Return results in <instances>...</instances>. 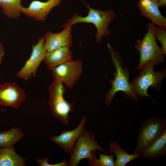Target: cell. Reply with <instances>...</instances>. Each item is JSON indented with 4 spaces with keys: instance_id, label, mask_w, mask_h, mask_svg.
<instances>
[{
    "instance_id": "7a4b0ae2",
    "label": "cell",
    "mask_w": 166,
    "mask_h": 166,
    "mask_svg": "<svg viewBox=\"0 0 166 166\" xmlns=\"http://www.w3.org/2000/svg\"><path fill=\"white\" fill-rule=\"evenodd\" d=\"M85 5L89 10L87 15L82 17L75 13L61 27H72L74 24L80 22L92 23L97 29V33L95 35L96 41L97 43H100L103 37L110 35L111 32L108 26L109 24L114 19L116 14L110 10L102 11L99 9H93L88 4Z\"/></svg>"
},
{
    "instance_id": "7c38bea8",
    "label": "cell",
    "mask_w": 166,
    "mask_h": 166,
    "mask_svg": "<svg viewBox=\"0 0 166 166\" xmlns=\"http://www.w3.org/2000/svg\"><path fill=\"white\" fill-rule=\"evenodd\" d=\"M62 0H48L45 2L33 0L28 7H22L21 13L37 21H45L51 10L59 6Z\"/></svg>"
},
{
    "instance_id": "d4e9b609",
    "label": "cell",
    "mask_w": 166,
    "mask_h": 166,
    "mask_svg": "<svg viewBox=\"0 0 166 166\" xmlns=\"http://www.w3.org/2000/svg\"><path fill=\"white\" fill-rule=\"evenodd\" d=\"M158 4L159 7H164L166 5V0H159Z\"/></svg>"
},
{
    "instance_id": "ac0fdd59",
    "label": "cell",
    "mask_w": 166,
    "mask_h": 166,
    "mask_svg": "<svg viewBox=\"0 0 166 166\" xmlns=\"http://www.w3.org/2000/svg\"><path fill=\"white\" fill-rule=\"evenodd\" d=\"M109 151L110 153H113L116 156L114 166H125L129 162L142 156L140 155L127 153L121 147L118 142L115 141L109 143Z\"/></svg>"
},
{
    "instance_id": "e0dca14e",
    "label": "cell",
    "mask_w": 166,
    "mask_h": 166,
    "mask_svg": "<svg viewBox=\"0 0 166 166\" xmlns=\"http://www.w3.org/2000/svg\"><path fill=\"white\" fill-rule=\"evenodd\" d=\"M25 160L16 153L14 147H0V166H26Z\"/></svg>"
},
{
    "instance_id": "cb8c5ba5",
    "label": "cell",
    "mask_w": 166,
    "mask_h": 166,
    "mask_svg": "<svg viewBox=\"0 0 166 166\" xmlns=\"http://www.w3.org/2000/svg\"><path fill=\"white\" fill-rule=\"evenodd\" d=\"M5 54L3 47L1 43H0V65L1 64L2 60Z\"/></svg>"
},
{
    "instance_id": "3957f363",
    "label": "cell",
    "mask_w": 166,
    "mask_h": 166,
    "mask_svg": "<svg viewBox=\"0 0 166 166\" xmlns=\"http://www.w3.org/2000/svg\"><path fill=\"white\" fill-rule=\"evenodd\" d=\"M155 26L152 22L148 23L146 34L142 39L136 41L134 45L140 54L139 61L137 66L138 69L149 62L157 65L164 61L166 54L157 44L154 35Z\"/></svg>"
},
{
    "instance_id": "484cf974",
    "label": "cell",
    "mask_w": 166,
    "mask_h": 166,
    "mask_svg": "<svg viewBox=\"0 0 166 166\" xmlns=\"http://www.w3.org/2000/svg\"><path fill=\"white\" fill-rule=\"evenodd\" d=\"M155 2H158L159 0H151Z\"/></svg>"
},
{
    "instance_id": "277c9868",
    "label": "cell",
    "mask_w": 166,
    "mask_h": 166,
    "mask_svg": "<svg viewBox=\"0 0 166 166\" xmlns=\"http://www.w3.org/2000/svg\"><path fill=\"white\" fill-rule=\"evenodd\" d=\"M49 94V105L51 114L64 125L69 124V114L73 112L74 102H70L65 99L66 89L61 81L54 79L48 88Z\"/></svg>"
},
{
    "instance_id": "603a6c76",
    "label": "cell",
    "mask_w": 166,
    "mask_h": 166,
    "mask_svg": "<svg viewBox=\"0 0 166 166\" xmlns=\"http://www.w3.org/2000/svg\"><path fill=\"white\" fill-rule=\"evenodd\" d=\"M50 161V159L47 157L42 159L38 158L36 161L38 165L40 166H66L68 161L65 160L55 164H50L48 162Z\"/></svg>"
},
{
    "instance_id": "d6986e66",
    "label": "cell",
    "mask_w": 166,
    "mask_h": 166,
    "mask_svg": "<svg viewBox=\"0 0 166 166\" xmlns=\"http://www.w3.org/2000/svg\"><path fill=\"white\" fill-rule=\"evenodd\" d=\"M24 136L23 133L18 128H12L8 130L0 132V147H14Z\"/></svg>"
},
{
    "instance_id": "9a60e30c",
    "label": "cell",
    "mask_w": 166,
    "mask_h": 166,
    "mask_svg": "<svg viewBox=\"0 0 166 166\" xmlns=\"http://www.w3.org/2000/svg\"><path fill=\"white\" fill-rule=\"evenodd\" d=\"M73 57L70 48L65 47L47 52L43 61L47 68L51 70L55 67L72 60Z\"/></svg>"
},
{
    "instance_id": "8fae6325",
    "label": "cell",
    "mask_w": 166,
    "mask_h": 166,
    "mask_svg": "<svg viewBox=\"0 0 166 166\" xmlns=\"http://www.w3.org/2000/svg\"><path fill=\"white\" fill-rule=\"evenodd\" d=\"M87 117L83 116L78 126L74 129L64 131L60 135L52 136L50 139L52 142L57 144L66 153H71L74 144L84 128Z\"/></svg>"
},
{
    "instance_id": "9c48e42d",
    "label": "cell",
    "mask_w": 166,
    "mask_h": 166,
    "mask_svg": "<svg viewBox=\"0 0 166 166\" xmlns=\"http://www.w3.org/2000/svg\"><path fill=\"white\" fill-rule=\"evenodd\" d=\"M45 41V38L42 36L36 45H32L31 55L24 66L17 72L16 77L27 81L36 76L37 69L47 53L44 48Z\"/></svg>"
},
{
    "instance_id": "2e32d148",
    "label": "cell",
    "mask_w": 166,
    "mask_h": 166,
    "mask_svg": "<svg viewBox=\"0 0 166 166\" xmlns=\"http://www.w3.org/2000/svg\"><path fill=\"white\" fill-rule=\"evenodd\" d=\"M166 155V129L143 152L142 156L148 159Z\"/></svg>"
},
{
    "instance_id": "5bb4252c",
    "label": "cell",
    "mask_w": 166,
    "mask_h": 166,
    "mask_svg": "<svg viewBox=\"0 0 166 166\" xmlns=\"http://www.w3.org/2000/svg\"><path fill=\"white\" fill-rule=\"evenodd\" d=\"M136 7L142 16L150 19L152 23L158 27L166 29V18L161 14L158 2L151 0H138Z\"/></svg>"
},
{
    "instance_id": "ba28073f",
    "label": "cell",
    "mask_w": 166,
    "mask_h": 166,
    "mask_svg": "<svg viewBox=\"0 0 166 166\" xmlns=\"http://www.w3.org/2000/svg\"><path fill=\"white\" fill-rule=\"evenodd\" d=\"M50 70L54 79L61 81L68 88L71 89L82 73V63L79 59L76 61L72 59Z\"/></svg>"
},
{
    "instance_id": "8992f818",
    "label": "cell",
    "mask_w": 166,
    "mask_h": 166,
    "mask_svg": "<svg viewBox=\"0 0 166 166\" xmlns=\"http://www.w3.org/2000/svg\"><path fill=\"white\" fill-rule=\"evenodd\" d=\"M97 150L107 153L98 144L94 134L84 128L74 144L67 166H77L83 159L91 160L95 159L97 157L95 152Z\"/></svg>"
},
{
    "instance_id": "6da1fadb",
    "label": "cell",
    "mask_w": 166,
    "mask_h": 166,
    "mask_svg": "<svg viewBox=\"0 0 166 166\" xmlns=\"http://www.w3.org/2000/svg\"><path fill=\"white\" fill-rule=\"evenodd\" d=\"M107 46L116 71L113 74L114 79L109 81L112 86L106 94L104 101L105 105L107 106L110 105L115 94L120 91L123 92L127 98L138 101L139 96L129 82L130 70L128 67H122L123 60L119 53L115 51L109 43Z\"/></svg>"
},
{
    "instance_id": "4fadbf2b",
    "label": "cell",
    "mask_w": 166,
    "mask_h": 166,
    "mask_svg": "<svg viewBox=\"0 0 166 166\" xmlns=\"http://www.w3.org/2000/svg\"><path fill=\"white\" fill-rule=\"evenodd\" d=\"M72 31V27L69 26L65 27L58 33L46 32L44 37V48L47 52L65 47L70 48L73 44Z\"/></svg>"
},
{
    "instance_id": "30bf717a",
    "label": "cell",
    "mask_w": 166,
    "mask_h": 166,
    "mask_svg": "<svg viewBox=\"0 0 166 166\" xmlns=\"http://www.w3.org/2000/svg\"><path fill=\"white\" fill-rule=\"evenodd\" d=\"M26 96L24 90L14 82H6L0 85V105L18 109Z\"/></svg>"
},
{
    "instance_id": "44dd1931",
    "label": "cell",
    "mask_w": 166,
    "mask_h": 166,
    "mask_svg": "<svg viewBox=\"0 0 166 166\" xmlns=\"http://www.w3.org/2000/svg\"><path fill=\"white\" fill-rule=\"evenodd\" d=\"M99 156V159L96 158L92 160H88V162L91 166H114V154L110 153V155L103 154L97 153Z\"/></svg>"
},
{
    "instance_id": "5b68a950",
    "label": "cell",
    "mask_w": 166,
    "mask_h": 166,
    "mask_svg": "<svg viewBox=\"0 0 166 166\" xmlns=\"http://www.w3.org/2000/svg\"><path fill=\"white\" fill-rule=\"evenodd\" d=\"M154 65L149 62L145 64L140 69V74L135 77L131 85L137 94L141 98L149 97L154 102L148 93V89L151 87L159 93L162 82L166 76V69L155 71Z\"/></svg>"
},
{
    "instance_id": "7402d4cb",
    "label": "cell",
    "mask_w": 166,
    "mask_h": 166,
    "mask_svg": "<svg viewBox=\"0 0 166 166\" xmlns=\"http://www.w3.org/2000/svg\"><path fill=\"white\" fill-rule=\"evenodd\" d=\"M154 35L156 39L161 43V47L166 54V29L155 26Z\"/></svg>"
},
{
    "instance_id": "52a82bcc",
    "label": "cell",
    "mask_w": 166,
    "mask_h": 166,
    "mask_svg": "<svg viewBox=\"0 0 166 166\" xmlns=\"http://www.w3.org/2000/svg\"><path fill=\"white\" fill-rule=\"evenodd\" d=\"M166 129V121L153 117L147 119L141 124L137 137L136 147L132 154H142L144 150Z\"/></svg>"
},
{
    "instance_id": "ffe728a7",
    "label": "cell",
    "mask_w": 166,
    "mask_h": 166,
    "mask_svg": "<svg viewBox=\"0 0 166 166\" xmlns=\"http://www.w3.org/2000/svg\"><path fill=\"white\" fill-rule=\"evenodd\" d=\"M21 1L0 0V7L2 9L3 14L10 18H18L22 7Z\"/></svg>"
}]
</instances>
